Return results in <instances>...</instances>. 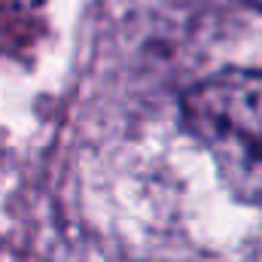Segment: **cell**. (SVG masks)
<instances>
[{
  "mask_svg": "<svg viewBox=\"0 0 262 262\" xmlns=\"http://www.w3.org/2000/svg\"><path fill=\"white\" fill-rule=\"evenodd\" d=\"M180 110L232 195L262 204V70H220L183 95Z\"/></svg>",
  "mask_w": 262,
  "mask_h": 262,
  "instance_id": "1",
  "label": "cell"
},
{
  "mask_svg": "<svg viewBox=\"0 0 262 262\" xmlns=\"http://www.w3.org/2000/svg\"><path fill=\"white\" fill-rule=\"evenodd\" d=\"M247 3H253V6H259L262 9V0H247Z\"/></svg>",
  "mask_w": 262,
  "mask_h": 262,
  "instance_id": "2",
  "label": "cell"
}]
</instances>
